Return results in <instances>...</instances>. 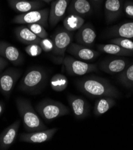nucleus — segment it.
Listing matches in <instances>:
<instances>
[{"mask_svg": "<svg viewBox=\"0 0 133 150\" xmlns=\"http://www.w3.org/2000/svg\"><path fill=\"white\" fill-rule=\"evenodd\" d=\"M5 109V104L3 102L0 101V117L2 115Z\"/></svg>", "mask_w": 133, "mask_h": 150, "instance_id": "obj_33", "label": "nucleus"}, {"mask_svg": "<svg viewBox=\"0 0 133 150\" xmlns=\"http://www.w3.org/2000/svg\"><path fill=\"white\" fill-rule=\"evenodd\" d=\"M116 104L113 98L102 97L100 98L95 103L94 113L96 116L102 115L113 107Z\"/></svg>", "mask_w": 133, "mask_h": 150, "instance_id": "obj_23", "label": "nucleus"}, {"mask_svg": "<svg viewBox=\"0 0 133 150\" xmlns=\"http://www.w3.org/2000/svg\"><path fill=\"white\" fill-rule=\"evenodd\" d=\"M58 130V128H52L43 130L21 133L19 139L22 142L31 144H40L50 141Z\"/></svg>", "mask_w": 133, "mask_h": 150, "instance_id": "obj_9", "label": "nucleus"}, {"mask_svg": "<svg viewBox=\"0 0 133 150\" xmlns=\"http://www.w3.org/2000/svg\"><path fill=\"white\" fill-rule=\"evenodd\" d=\"M122 10L121 0H106L105 13L106 21L112 22L120 16Z\"/></svg>", "mask_w": 133, "mask_h": 150, "instance_id": "obj_19", "label": "nucleus"}, {"mask_svg": "<svg viewBox=\"0 0 133 150\" xmlns=\"http://www.w3.org/2000/svg\"><path fill=\"white\" fill-rule=\"evenodd\" d=\"M110 35L116 37L133 39V22L124 23L112 28Z\"/></svg>", "mask_w": 133, "mask_h": 150, "instance_id": "obj_22", "label": "nucleus"}, {"mask_svg": "<svg viewBox=\"0 0 133 150\" xmlns=\"http://www.w3.org/2000/svg\"><path fill=\"white\" fill-rule=\"evenodd\" d=\"M70 0H55L49 10V23L51 27L55 26L60 22L67 11Z\"/></svg>", "mask_w": 133, "mask_h": 150, "instance_id": "obj_10", "label": "nucleus"}, {"mask_svg": "<svg viewBox=\"0 0 133 150\" xmlns=\"http://www.w3.org/2000/svg\"><path fill=\"white\" fill-rule=\"evenodd\" d=\"M124 10L128 16L133 18V2H125L124 5Z\"/></svg>", "mask_w": 133, "mask_h": 150, "instance_id": "obj_31", "label": "nucleus"}, {"mask_svg": "<svg viewBox=\"0 0 133 150\" xmlns=\"http://www.w3.org/2000/svg\"><path fill=\"white\" fill-rule=\"evenodd\" d=\"M26 26L41 39L48 37L49 34L48 32L46 31L44 27L38 23H31L27 24Z\"/></svg>", "mask_w": 133, "mask_h": 150, "instance_id": "obj_27", "label": "nucleus"}, {"mask_svg": "<svg viewBox=\"0 0 133 150\" xmlns=\"http://www.w3.org/2000/svg\"><path fill=\"white\" fill-rule=\"evenodd\" d=\"M77 86L83 93L92 97L119 96L118 90L106 80L98 77L91 76L83 78L77 81Z\"/></svg>", "mask_w": 133, "mask_h": 150, "instance_id": "obj_1", "label": "nucleus"}, {"mask_svg": "<svg viewBox=\"0 0 133 150\" xmlns=\"http://www.w3.org/2000/svg\"><path fill=\"white\" fill-rule=\"evenodd\" d=\"M91 1L95 4H99L102 0H91Z\"/></svg>", "mask_w": 133, "mask_h": 150, "instance_id": "obj_34", "label": "nucleus"}, {"mask_svg": "<svg viewBox=\"0 0 133 150\" xmlns=\"http://www.w3.org/2000/svg\"><path fill=\"white\" fill-rule=\"evenodd\" d=\"M67 8L69 14H75L81 17L88 16L92 11V4L88 0H71Z\"/></svg>", "mask_w": 133, "mask_h": 150, "instance_id": "obj_18", "label": "nucleus"}, {"mask_svg": "<svg viewBox=\"0 0 133 150\" xmlns=\"http://www.w3.org/2000/svg\"><path fill=\"white\" fill-rule=\"evenodd\" d=\"M49 16V9H38L18 15L13 19V22L20 25L38 23L44 27H48Z\"/></svg>", "mask_w": 133, "mask_h": 150, "instance_id": "obj_5", "label": "nucleus"}, {"mask_svg": "<svg viewBox=\"0 0 133 150\" xmlns=\"http://www.w3.org/2000/svg\"><path fill=\"white\" fill-rule=\"evenodd\" d=\"M25 50L28 55L33 57L39 56L43 52L42 49L38 44H32L28 45L25 47Z\"/></svg>", "mask_w": 133, "mask_h": 150, "instance_id": "obj_29", "label": "nucleus"}, {"mask_svg": "<svg viewBox=\"0 0 133 150\" xmlns=\"http://www.w3.org/2000/svg\"><path fill=\"white\" fill-rule=\"evenodd\" d=\"M21 74V71L11 68L0 72V92L7 98L10 97Z\"/></svg>", "mask_w": 133, "mask_h": 150, "instance_id": "obj_7", "label": "nucleus"}, {"mask_svg": "<svg viewBox=\"0 0 133 150\" xmlns=\"http://www.w3.org/2000/svg\"><path fill=\"white\" fill-rule=\"evenodd\" d=\"M110 42L116 44L125 49L133 52V41L130 39L122 37H116L112 39Z\"/></svg>", "mask_w": 133, "mask_h": 150, "instance_id": "obj_28", "label": "nucleus"}, {"mask_svg": "<svg viewBox=\"0 0 133 150\" xmlns=\"http://www.w3.org/2000/svg\"><path fill=\"white\" fill-rule=\"evenodd\" d=\"M51 88L54 91L61 92L67 88L68 81L66 76L62 74H56L51 78L50 80Z\"/></svg>", "mask_w": 133, "mask_h": 150, "instance_id": "obj_25", "label": "nucleus"}, {"mask_svg": "<svg viewBox=\"0 0 133 150\" xmlns=\"http://www.w3.org/2000/svg\"><path fill=\"white\" fill-rule=\"evenodd\" d=\"M21 125V120H17L0 133V149H7L15 141Z\"/></svg>", "mask_w": 133, "mask_h": 150, "instance_id": "obj_11", "label": "nucleus"}, {"mask_svg": "<svg viewBox=\"0 0 133 150\" xmlns=\"http://www.w3.org/2000/svg\"><path fill=\"white\" fill-rule=\"evenodd\" d=\"M47 78V73L44 69L40 67L31 68L21 80L18 89L27 93H39L46 86Z\"/></svg>", "mask_w": 133, "mask_h": 150, "instance_id": "obj_3", "label": "nucleus"}, {"mask_svg": "<svg viewBox=\"0 0 133 150\" xmlns=\"http://www.w3.org/2000/svg\"><path fill=\"white\" fill-rule=\"evenodd\" d=\"M0 56L14 65H19L23 62V57L21 52L7 42L0 41Z\"/></svg>", "mask_w": 133, "mask_h": 150, "instance_id": "obj_13", "label": "nucleus"}, {"mask_svg": "<svg viewBox=\"0 0 133 150\" xmlns=\"http://www.w3.org/2000/svg\"><path fill=\"white\" fill-rule=\"evenodd\" d=\"M38 115L45 121H52L70 113L69 108L61 102L52 99H45L36 106Z\"/></svg>", "mask_w": 133, "mask_h": 150, "instance_id": "obj_4", "label": "nucleus"}, {"mask_svg": "<svg viewBox=\"0 0 133 150\" xmlns=\"http://www.w3.org/2000/svg\"><path fill=\"white\" fill-rule=\"evenodd\" d=\"M72 32L64 29H60L57 31L52 37L53 42V49L52 53L56 56L64 58L65 53L73 40Z\"/></svg>", "mask_w": 133, "mask_h": 150, "instance_id": "obj_8", "label": "nucleus"}, {"mask_svg": "<svg viewBox=\"0 0 133 150\" xmlns=\"http://www.w3.org/2000/svg\"><path fill=\"white\" fill-rule=\"evenodd\" d=\"M10 7L14 11L22 13L38 10L44 6V3L35 0H7Z\"/></svg>", "mask_w": 133, "mask_h": 150, "instance_id": "obj_16", "label": "nucleus"}, {"mask_svg": "<svg viewBox=\"0 0 133 150\" xmlns=\"http://www.w3.org/2000/svg\"><path fill=\"white\" fill-rule=\"evenodd\" d=\"M16 104L23 127L27 132H33L47 129V127L33 108L30 101L24 98H18Z\"/></svg>", "mask_w": 133, "mask_h": 150, "instance_id": "obj_2", "label": "nucleus"}, {"mask_svg": "<svg viewBox=\"0 0 133 150\" xmlns=\"http://www.w3.org/2000/svg\"><path fill=\"white\" fill-rule=\"evenodd\" d=\"M84 24L83 17L75 14H69L63 21L64 28L70 32L78 31Z\"/></svg>", "mask_w": 133, "mask_h": 150, "instance_id": "obj_24", "label": "nucleus"}, {"mask_svg": "<svg viewBox=\"0 0 133 150\" xmlns=\"http://www.w3.org/2000/svg\"><path fill=\"white\" fill-rule=\"evenodd\" d=\"M8 65L7 60L0 56V72H1Z\"/></svg>", "mask_w": 133, "mask_h": 150, "instance_id": "obj_32", "label": "nucleus"}, {"mask_svg": "<svg viewBox=\"0 0 133 150\" xmlns=\"http://www.w3.org/2000/svg\"><path fill=\"white\" fill-rule=\"evenodd\" d=\"M97 34L93 26L89 24H84L76 34V41L78 44L82 46L91 47L96 40Z\"/></svg>", "mask_w": 133, "mask_h": 150, "instance_id": "obj_15", "label": "nucleus"}, {"mask_svg": "<svg viewBox=\"0 0 133 150\" xmlns=\"http://www.w3.org/2000/svg\"><path fill=\"white\" fill-rule=\"evenodd\" d=\"M67 52L74 57L83 61H92L100 54V52L78 43H71Z\"/></svg>", "mask_w": 133, "mask_h": 150, "instance_id": "obj_14", "label": "nucleus"}, {"mask_svg": "<svg viewBox=\"0 0 133 150\" xmlns=\"http://www.w3.org/2000/svg\"><path fill=\"white\" fill-rule=\"evenodd\" d=\"M63 64L67 72L73 76H83L97 71L96 65L85 62L70 56L64 57Z\"/></svg>", "mask_w": 133, "mask_h": 150, "instance_id": "obj_6", "label": "nucleus"}, {"mask_svg": "<svg viewBox=\"0 0 133 150\" xmlns=\"http://www.w3.org/2000/svg\"><path fill=\"white\" fill-rule=\"evenodd\" d=\"M119 82L127 88L133 87V64L121 72L119 76Z\"/></svg>", "mask_w": 133, "mask_h": 150, "instance_id": "obj_26", "label": "nucleus"}, {"mask_svg": "<svg viewBox=\"0 0 133 150\" xmlns=\"http://www.w3.org/2000/svg\"><path fill=\"white\" fill-rule=\"evenodd\" d=\"M38 44L42 49L43 51L45 52H52L53 49L54 45L53 40L52 39L49 38L48 37L41 39Z\"/></svg>", "mask_w": 133, "mask_h": 150, "instance_id": "obj_30", "label": "nucleus"}, {"mask_svg": "<svg viewBox=\"0 0 133 150\" xmlns=\"http://www.w3.org/2000/svg\"><path fill=\"white\" fill-rule=\"evenodd\" d=\"M98 50L104 53L116 55L129 56L133 55V52L125 49L118 45L113 43L100 44L97 46Z\"/></svg>", "mask_w": 133, "mask_h": 150, "instance_id": "obj_21", "label": "nucleus"}, {"mask_svg": "<svg viewBox=\"0 0 133 150\" xmlns=\"http://www.w3.org/2000/svg\"><path fill=\"white\" fill-rule=\"evenodd\" d=\"M14 34L18 40L25 44L39 43L41 38L34 34L26 26H20L14 29Z\"/></svg>", "mask_w": 133, "mask_h": 150, "instance_id": "obj_20", "label": "nucleus"}, {"mask_svg": "<svg viewBox=\"0 0 133 150\" xmlns=\"http://www.w3.org/2000/svg\"><path fill=\"white\" fill-rule=\"evenodd\" d=\"M127 61L124 59H109L101 62L100 68L108 74H117L122 72L127 68Z\"/></svg>", "mask_w": 133, "mask_h": 150, "instance_id": "obj_17", "label": "nucleus"}, {"mask_svg": "<svg viewBox=\"0 0 133 150\" xmlns=\"http://www.w3.org/2000/svg\"><path fill=\"white\" fill-rule=\"evenodd\" d=\"M35 1H42V2L46 3H49L50 2L53 1V0H35Z\"/></svg>", "mask_w": 133, "mask_h": 150, "instance_id": "obj_35", "label": "nucleus"}, {"mask_svg": "<svg viewBox=\"0 0 133 150\" xmlns=\"http://www.w3.org/2000/svg\"><path fill=\"white\" fill-rule=\"evenodd\" d=\"M68 101L75 117L82 119L86 117L90 112V106L86 100L79 96L70 95Z\"/></svg>", "mask_w": 133, "mask_h": 150, "instance_id": "obj_12", "label": "nucleus"}]
</instances>
